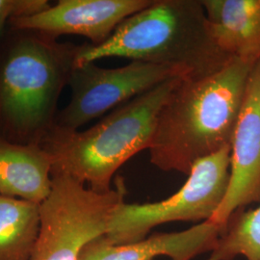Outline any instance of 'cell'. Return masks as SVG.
<instances>
[{"label":"cell","instance_id":"1","mask_svg":"<svg viewBox=\"0 0 260 260\" xmlns=\"http://www.w3.org/2000/svg\"><path fill=\"white\" fill-rule=\"evenodd\" d=\"M255 64L232 57L210 75L182 77L159 112L150 163L189 175L199 160L232 147Z\"/></svg>","mask_w":260,"mask_h":260},{"label":"cell","instance_id":"2","mask_svg":"<svg viewBox=\"0 0 260 260\" xmlns=\"http://www.w3.org/2000/svg\"><path fill=\"white\" fill-rule=\"evenodd\" d=\"M80 46L8 28L0 44V136L41 146L55 124L58 102Z\"/></svg>","mask_w":260,"mask_h":260},{"label":"cell","instance_id":"3","mask_svg":"<svg viewBox=\"0 0 260 260\" xmlns=\"http://www.w3.org/2000/svg\"><path fill=\"white\" fill-rule=\"evenodd\" d=\"M111 57L174 68L187 77L210 75L232 58L216 45L201 0H152L102 45H81L75 64Z\"/></svg>","mask_w":260,"mask_h":260},{"label":"cell","instance_id":"4","mask_svg":"<svg viewBox=\"0 0 260 260\" xmlns=\"http://www.w3.org/2000/svg\"><path fill=\"white\" fill-rule=\"evenodd\" d=\"M182 77L167 80L109 112L84 131L53 127L41 147L52 160V175L64 174L108 192L118 170L144 149H149L158 115Z\"/></svg>","mask_w":260,"mask_h":260},{"label":"cell","instance_id":"5","mask_svg":"<svg viewBox=\"0 0 260 260\" xmlns=\"http://www.w3.org/2000/svg\"><path fill=\"white\" fill-rule=\"evenodd\" d=\"M51 191L40 204V231L31 260H79L84 248L105 235L124 203L121 178L108 192H96L64 174H54Z\"/></svg>","mask_w":260,"mask_h":260},{"label":"cell","instance_id":"6","mask_svg":"<svg viewBox=\"0 0 260 260\" xmlns=\"http://www.w3.org/2000/svg\"><path fill=\"white\" fill-rule=\"evenodd\" d=\"M226 147L196 162L176 194L152 204L122 203L114 214L105 237L114 245L144 240L155 226L172 222L209 221L222 204L231 177Z\"/></svg>","mask_w":260,"mask_h":260},{"label":"cell","instance_id":"7","mask_svg":"<svg viewBox=\"0 0 260 260\" xmlns=\"http://www.w3.org/2000/svg\"><path fill=\"white\" fill-rule=\"evenodd\" d=\"M187 77L177 69L131 61L128 65L105 69L94 63L75 64L69 85L72 98L58 112L53 127L76 131L107 112L149 92L167 80Z\"/></svg>","mask_w":260,"mask_h":260},{"label":"cell","instance_id":"8","mask_svg":"<svg viewBox=\"0 0 260 260\" xmlns=\"http://www.w3.org/2000/svg\"><path fill=\"white\" fill-rule=\"evenodd\" d=\"M251 204H260V60L252 69L233 134L229 187L209 221L224 229L233 213Z\"/></svg>","mask_w":260,"mask_h":260},{"label":"cell","instance_id":"9","mask_svg":"<svg viewBox=\"0 0 260 260\" xmlns=\"http://www.w3.org/2000/svg\"><path fill=\"white\" fill-rule=\"evenodd\" d=\"M152 0H60L53 6L10 20L9 26L57 39L87 38L93 46L108 40L124 19L147 8Z\"/></svg>","mask_w":260,"mask_h":260},{"label":"cell","instance_id":"10","mask_svg":"<svg viewBox=\"0 0 260 260\" xmlns=\"http://www.w3.org/2000/svg\"><path fill=\"white\" fill-rule=\"evenodd\" d=\"M223 230L205 221L183 232L153 233L149 238L125 245H114L103 235L84 248L79 260H153L161 255L191 260L213 251Z\"/></svg>","mask_w":260,"mask_h":260},{"label":"cell","instance_id":"11","mask_svg":"<svg viewBox=\"0 0 260 260\" xmlns=\"http://www.w3.org/2000/svg\"><path fill=\"white\" fill-rule=\"evenodd\" d=\"M209 31L226 55L260 60V0H201Z\"/></svg>","mask_w":260,"mask_h":260},{"label":"cell","instance_id":"12","mask_svg":"<svg viewBox=\"0 0 260 260\" xmlns=\"http://www.w3.org/2000/svg\"><path fill=\"white\" fill-rule=\"evenodd\" d=\"M52 160L41 146L0 136V196L42 204L51 191Z\"/></svg>","mask_w":260,"mask_h":260},{"label":"cell","instance_id":"13","mask_svg":"<svg viewBox=\"0 0 260 260\" xmlns=\"http://www.w3.org/2000/svg\"><path fill=\"white\" fill-rule=\"evenodd\" d=\"M40 231V205L0 196V260H31Z\"/></svg>","mask_w":260,"mask_h":260},{"label":"cell","instance_id":"14","mask_svg":"<svg viewBox=\"0 0 260 260\" xmlns=\"http://www.w3.org/2000/svg\"><path fill=\"white\" fill-rule=\"evenodd\" d=\"M260 260V205L233 213L207 260Z\"/></svg>","mask_w":260,"mask_h":260},{"label":"cell","instance_id":"15","mask_svg":"<svg viewBox=\"0 0 260 260\" xmlns=\"http://www.w3.org/2000/svg\"><path fill=\"white\" fill-rule=\"evenodd\" d=\"M49 6L47 0H0V44L11 19L39 13Z\"/></svg>","mask_w":260,"mask_h":260}]
</instances>
